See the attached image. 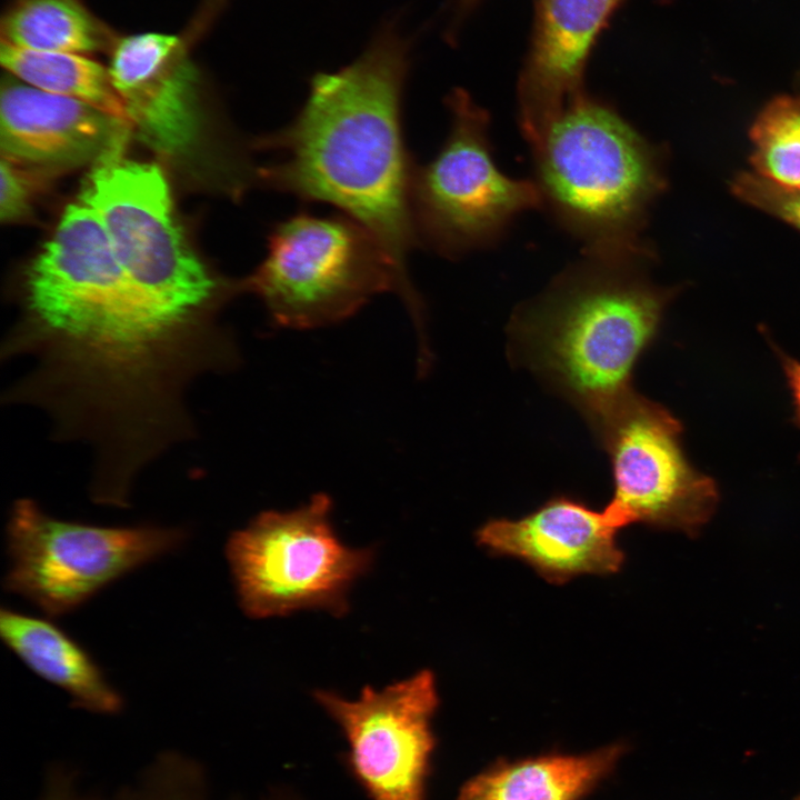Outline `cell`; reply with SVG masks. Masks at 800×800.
<instances>
[{
    "label": "cell",
    "instance_id": "6da1fadb",
    "mask_svg": "<svg viewBox=\"0 0 800 800\" xmlns=\"http://www.w3.org/2000/svg\"><path fill=\"white\" fill-rule=\"evenodd\" d=\"M412 43L386 21L363 52L317 72L293 120L257 141L273 154L264 184L304 202H323L362 224L398 270L418 246L410 211L414 163L406 147L402 100Z\"/></svg>",
    "mask_w": 800,
    "mask_h": 800
},
{
    "label": "cell",
    "instance_id": "7a4b0ae2",
    "mask_svg": "<svg viewBox=\"0 0 800 800\" xmlns=\"http://www.w3.org/2000/svg\"><path fill=\"white\" fill-rule=\"evenodd\" d=\"M647 256L584 252L511 320L513 357L588 423L634 390V367L672 297L642 273Z\"/></svg>",
    "mask_w": 800,
    "mask_h": 800
},
{
    "label": "cell",
    "instance_id": "3957f363",
    "mask_svg": "<svg viewBox=\"0 0 800 800\" xmlns=\"http://www.w3.org/2000/svg\"><path fill=\"white\" fill-rule=\"evenodd\" d=\"M531 148L542 207L586 253H648L639 233L661 188L658 157L613 108L582 93Z\"/></svg>",
    "mask_w": 800,
    "mask_h": 800
},
{
    "label": "cell",
    "instance_id": "277c9868",
    "mask_svg": "<svg viewBox=\"0 0 800 800\" xmlns=\"http://www.w3.org/2000/svg\"><path fill=\"white\" fill-rule=\"evenodd\" d=\"M246 290L264 304L274 324L316 329L353 316L374 296L396 292L424 342L423 302L378 240L346 214L300 211L277 222L268 251Z\"/></svg>",
    "mask_w": 800,
    "mask_h": 800
},
{
    "label": "cell",
    "instance_id": "5b68a950",
    "mask_svg": "<svg viewBox=\"0 0 800 800\" xmlns=\"http://www.w3.org/2000/svg\"><path fill=\"white\" fill-rule=\"evenodd\" d=\"M324 493L291 511H264L226 543L239 604L250 618L320 609L348 610V594L371 568L373 551L347 547L331 522Z\"/></svg>",
    "mask_w": 800,
    "mask_h": 800
},
{
    "label": "cell",
    "instance_id": "8992f818",
    "mask_svg": "<svg viewBox=\"0 0 800 800\" xmlns=\"http://www.w3.org/2000/svg\"><path fill=\"white\" fill-rule=\"evenodd\" d=\"M182 527H104L57 519L30 498L17 499L7 523L3 579L48 617L67 614L121 577L180 549Z\"/></svg>",
    "mask_w": 800,
    "mask_h": 800
},
{
    "label": "cell",
    "instance_id": "52a82bcc",
    "mask_svg": "<svg viewBox=\"0 0 800 800\" xmlns=\"http://www.w3.org/2000/svg\"><path fill=\"white\" fill-rule=\"evenodd\" d=\"M449 134L424 164H414L410 211L418 243L456 258L489 244L519 213L542 206L534 181L504 176L494 164L487 110L462 89L446 99Z\"/></svg>",
    "mask_w": 800,
    "mask_h": 800
},
{
    "label": "cell",
    "instance_id": "ba28073f",
    "mask_svg": "<svg viewBox=\"0 0 800 800\" xmlns=\"http://www.w3.org/2000/svg\"><path fill=\"white\" fill-rule=\"evenodd\" d=\"M116 152L97 162L80 201L99 217L128 272L156 292L186 306L220 309L244 292V281L221 282L193 253L176 220L169 184L154 163Z\"/></svg>",
    "mask_w": 800,
    "mask_h": 800
},
{
    "label": "cell",
    "instance_id": "9c48e42d",
    "mask_svg": "<svg viewBox=\"0 0 800 800\" xmlns=\"http://www.w3.org/2000/svg\"><path fill=\"white\" fill-rule=\"evenodd\" d=\"M606 450L612 497L606 511L620 527L643 523L697 534L713 514L719 493L682 449V424L636 390L590 423Z\"/></svg>",
    "mask_w": 800,
    "mask_h": 800
},
{
    "label": "cell",
    "instance_id": "30bf717a",
    "mask_svg": "<svg viewBox=\"0 0 800 800\" xmlns=\"http://www.w3.org/2000/svg\"><path fill=\"white\" fill-rule=\"evenodd\" d=\"M314 699L343 732L349 767L372 800H424L439 706L433 672L381 690L367 686L356 700L327 690Z\"/></svg>",
    "mask_w": 800,
    "mask_h": 800
},
{
    "label": "cell",
    "instance_id": "8fae6325",
    "mask_svg": "<svg viewBox=\"0 0 800 800\" xmlns=\"http://www.w3.org/2000/svg\"><path fill=\"white\" fill-rule=\"evenodd\" d=\"M227 0H207L183 32L119 37L109 71L131 127L150 148L172 156L184 151L198 128L199 73L191 47Z\"/></svg>",
    "mask_w": 800,
    "mask_h": 800
},
{
    "label": "cell",
    "instance_id": "7c38bea8",
    "mask_svg": "<svg viewBox=\"0 0 800 800\" xmlns=\"http://www.w3.org/2000/svg\"><path fill=\"white\" fill-rule=\"evenodd\" d=\"M620 527L603 508L557 496L517 519H491L476 532L494 556L519 559L553 584L582 574H612L626 560L617 542Z\"/></svg>",
    "mask_w": 800,
    "mask_h": 800
},
{
    "label": "cell",
    "instance_id": "4fadbf2b",
    "mask_svg": "<svg viewBox=\"0 0 800 800\" xmlns=\"http://www.w3.org/2000/svg\"><path fill=\"white\" fill-rule=\"evenodd\" d=\"M1 157L58 174L123 151L131 126L82 101L2 81Z\"/></svg>",
    "mask_w": 800,
    "mask_h": 800
},
{
    "label": "cell",
    "instance_id": "5bb4252c",
    "mask_svg": "<svg viewBox=\"0 0 800 800\" xmlns=\"http://www.w3.org/2000/svg\"><path fill=\"white\" fill-rule=\"evenodd\" d=\"M621 0H537L532 43L518 83L519 123L534 146L582 94L591 48Z\"/></svg>",
    "mask_w": 800,
    "mask_h": 800
},
{
    "label": "cell",
    "instance_id": "9a60e30c",
    "mask_svg": "<svg viewBox=\"0 0 800 800\" xmlns=\"http://www.w3.org/2000/svg\"><path fill=\"white\" fill-rule=\"evenodd\" d=\"M0 636L32 672L63 690L72 706L102 714L122 709L121 694L91 654L56 623L2 607Z\"/></svg>",
    "mask_w": 800,
    "mask_h": 800
},
{
    "label": "cell",
    "instance_id": "2e32d148",
    "mask_svg": "<svg viewBox=\"0 0 800 800\" xmlns=\"http://www.w3.org/2000/svg\"><path fill=\"white\" fill-rule=\"evenodd\" d=\"M624 751L618 742L580 754L499 762L466 782L457 800H582L613 771Z\"/></svg>",
    "mask_w": 800,
    "mask_h": 800
},
{
    "label": "cell",
    "instance_id": "e0dca14e",
    "mask_svg": "<svg viewBox=\"0 0 800 800\" xmlns=\"http://www.w3.org/2000/svg\"><path fill=\"white\" fill-rule=\"evenodd\" d=\"M0 27L2 43L38 51L110 53L119 38L83 0H11Z\"/></svg>",
    "mask_w": 800,
    "mask_h": 800
},
{
    "label": "cell",
    "instance_id": "ac0fdd59",
    "mask_svg": "<svg viewBox=\"0 0 800 800\" xmlns=\"http://www.w3.org/2000/svg\"><path fill=\"white\" fill-rule=\"evenodd\" d=\"M0 58L2 67L16 79L82 101L131 126L109 68L91 56L21 49L1 42Z\"/></svg>",
    "mask_w": 800,
    "mask_h": 800
},
{
    "label": "cell",
    "instance_id": "d6986e66",
    "mask_svg": "<svg viewBox=\"0 0 800 800\" xmlns=\"http://www.w3.org/2000/svg\"><path fill=\"white\" fill-rule=\"evenodd\" d=\"M754 173L771 184L800 191V96H780L758 113L749 130Z\"/></svg>",
    "mask_w": 800,
    "mask_h": 800
},
{
    "label": "cell",
    "instance_id": "ffe728a7",
    "mask_svg": "<svg viewBox=\"0 0 800 800\" xmlns=\"http://www.w3.org/2000/svg\"><path fill=\"white\" fill-rule=\"evenodd\" d=\"M119 800H209L204 776L189 759L161 756Z\"/></svg>",
    "mask_w": 800,
    "mask_h": 800
},
{
    "label": "cell",
    "instance_id": "44dd1931",
    "mask_svg": "<svg viewBox=\"0 0 800 800\" xmlns=\"http://www.w3.org/2000/svg\"><path fill=\"white\" fill-rule=\"evenodd\" d=\"M0 218L11 223L31 214L37 198L58 173L1 157Z\"/></svg>",
    "mask_w": 800,
    "mask_h": 800
},
{
    "label": "cell",
    "instance_id": "7402d4cb",
    "mask_svg": "<svg viewBox=\"0 0 800 800\" xmlns=\"http://www.w3.org/2000/svg\"><path fill=\"white\" fill-rule=\"evenodd\" d=\"M731 190L743 202L800 230V191L778 188L751 172L739 173Z\"/></svg>",
    "mask_w": 800,
    "mask_h": 800
},
{
    "label": "cell",
    "instance_id": "603a6c76",
    "mask_svg": "<svg viewBox=\"0 0 800 800\" xmlns=\"http://www.w3.org/2000/svg\"><path fill=\"white\" fill-rule=\"evenodd\" d=\"M41 800H96L79 791L71 774L52 772L46 783Z\"/></svg>",
    "mask_w": 800,
    "mask_h": 800
},
{
    "label": "cell",
    "instance_id": "cb8c5ba5",
    "mask_svg": "<svg viewBox=\"0 0 800 800\" xmlns=\"http://www.w3.org/2000/svg\"><path fill=\"white\" fill-rule=\"evenodd\" d=\"M777 352L791 392L794 408V421L800 427V361L789 357L780 350H777Z\"/></svg>",
    "mask_w": 800,
    "mask_h": 800
},
{
    "label": "cell",
    "instance_id": "d4e9b609",
    "mask_svg": "<svg viewBox=\"0 0 800 800\" xmlns=\"http://www.w3.org/2000/svg\"><path fill=\"white\" fill-rule=\"evenodd\" d=\"M479 0H456L453 6V18L451 23V33L462 18L478 3Z\"/></svg>",
    "mask_w": 800,
    "mask_h": 800
},
{
    "label": "cell",
    "instance_id": "484cf974",
    "mask_svg": "<svg viewBox=\"0 0 800 800\" xmlns=\"http://www.w3.org/2000/svg\"><path fill=\"white\" fill-rule=\"evenodd\" d=\"M273 800H291V799H288V798H278V799H273Z\"/></svg>",
    "mask_w": 800,
    "mask_h": 800
},
{
    "label": "cell",
    "instance_id": "4316f807",
    "mask_svg": "<svg viewBox=\"0 0 800 800\" xmlns=\"http://www.w3.org/2000/svg\"><path fill=\"white\" fill-rule=\"evenodd\" d=\"M797 800H800V797Z\"/></svg>",
    "mask_w": 800,
    "mask_h": 800
}]
</instances>
